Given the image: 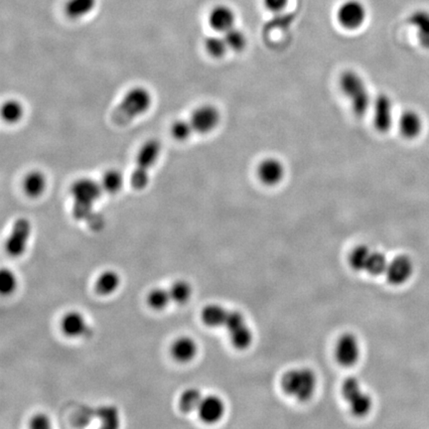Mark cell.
Returning <instances> with one entry per match:
<instances>
[{"label": "cell", "mask_w": 429, "mask_h": 429, "mask_svg": "<svg viewBox=\"0 0 429 429\" xmlns=\"http://www.w3.org/2000/svg\"><path fill=\"white\" fill-rule=\"evenodd\" d=\"M153 103V95L145 87H135L125 93L113 110L112 120L117 125H128L148 112Z\"/></svg>", "instance_id": "6da1fadb"}, {"label": "cell", "mask_w": 429, "mask_h": 429, "mask_svg": "<svg viewBox=\"0 0 429 429\" xmlns=\"http://www.w3.org/2000/svg\"><path fill=\"white\" fill-rule=\"evenodd\" d=\"M103 192L100 183L92 178L83 177L74 181L70 188L73 216L77 219H89L93 214V207Z\"/></svg>", "instance_id": "7a4b0ae2"}, {"label": "cell", "mask_w": 429, "mask_h": 429, "mask_svg": "<svg viewBox=\"0 0 429 429\" xmlns=\"http://www.w3.org/2000/svg\"><path fill=\"white\" fill-rule=\"evenodd\" d=\"M339 87L350 102L353 112L362 117L372 107V98L364 79L357 72L345 71L340 75Z\"/></svg>", "instance_id": "3957f363"}, {"label": "cell", "mask_w": 429, "mask_h": 429, "mask_svg": "<svg viewBox=\"0 0 429 429\" xmlns=\"http://www.w3.org/2000/svg\"><path fill=\"white\" fill-rule=\"evenodd\" d=\"M161 153L160 141L151 138L146 140L136 155L135 167L130 176V185L135 190H143L150 182V170L156 163Z\"/></svg>", "instance_id": "277c9868"}, {"label": "cell", "mask_w": 429, "mask_h": 429, "mask_svg": "<svg viewBox=\"0 0 429 429\" xmlns=\"http://www.w3.org/2000/svg\"><path fill=\"white\" fill-rule=\"evenodd\" d=\"M281 387L290 397L300 401L308 400L316 388V377L309 368H295L284 373Z\"/></svg>", "instance_id": "5b68a950"}, {"label": "cell", "mask_w": 429, "mask_h": 429, "mask_svg": "<svg viewBox=\"0 0 429 429\" xmlns=\"http://www.w3.org/2000/svg\"><path fill=\"white\" fill-rule=\"evenodd\" d=\"M343 397L349 403L351 413L361 418L367 415L372 408L370 396L363 392L359 381L349 378L345 381L342 387Z\"/></svg>", "instance_id": "8992f818"}, {"label": "cell", "mask_w": 429, "mask_h": 429, "mask_svg": "<svg viewBox=\"0 0 429 429\" xmlns=\"http://www.w3.org/2000/svg\"><path fill=\"white\" fill-rule=\"evenodd\" d=\"M372 108L373 123L376 130L382 133H388L395 123V110L392 98L386 93H380L373 98Z\"/></svg>", "instance_id": "52a82bcc"}, {"label": "cell", "mask_w": 429, "mask_h": 429, "mask_svg": "<svg viewBox=\"0 0 429 429\" xmlns=\"http://www.w3.org/2000/svg\"><path fill=\"white\" fill-rule=\"evenodd\" d=\"M367 19V9L359 0H347L340 5L337 20L343 29L356 30L364 24Z\"/></svg>", "instance_id": "ba28073f"}, {"label": "cell", "mask_w": 429, "mask_h": 429, "mask_svg": "<svg viewBox=\"0 0 429 429\" xmlns=\"http://www.w3.org/2000/svg\"><path fill=\"white\" fill-rule=\"evenodd\" d=\"M224 327L229 334L232 344L239 350H244L252 344V334L247 327L243 315L239 312H229Z\"/></svg>", "instance_id": "9c48e42d"}, {"label": "cell", "mask_w": 429, "mask_h": 429, "mask_svg": "<svg viewBox=\"0 0 429 429\" xmlns=\"http://www.w3.org/2000/svg\"><path fill=\"white\" fill-rule=\"evenodd\" d=\"M30 233H31V224L29 219L25 218L16 219L5 244L7 254L11 257L21 256L26 249Z\"/></svg>", "instance_id": "30bf717a"}, {"label": "cell", "mask_w": 429, "mask_h": 429, "mask_svg": "<svg viewBox=\"0 0 429 429\" xmlns=\"http://www.w3.org/2000/svg\"><path fill=\"white\" fill-rule=\"evenodd\" d=\"M221 120L218 108L213 105H202L192 113L190 122L194 131L205 135L216 130Z\"/></svg>", "instance_id": "8fae6325"}, {"label": "cell", "mask_w": 429, "mask_h": 429, "mask_svg": "<svg viewBox=\"0 0 429 429\" xmlns=\"http://www.w3.org/2000/svg\"><path fill=\"white\" fill-rule=\"evenodd\" d=\"M257 177L267 186H276L284 178V163L276 157L264 158L257 168Z\"/></svg>", "instance_id": "7c38bea8"}, {"label": "cell", "mask_w": 429, "mask_h": 429, "mask_svg": "<svg viewBox=\"0 0 429 429\" xmlns=\"http://www.w3.org/2000/svg\"><path fill=\"white\" fill-rule=\"evenodd\" d=\"M335 356L341 365L350 367L357 363L360 357V345L357 338L350 333L338 340Z\"/></svg>", "instance_id": "4fadbf2b"}, {"label": "cell", "mask_w": 429, "mask_h": 429, "mask_svg": "<svg viewBox=\"0 0 429 429\" xmlns=\"http://www.w3.org/2000/svg\"><path fill=\"white\" fill-rule=\"evenodd\" d=\"M398 128L403 138L413 140L423 133L425 123L420 113L415 110H406L398 117Z\"/></svg>", "instance_id": "5bb4252c"}, {"label": "cell", "mask_w": 429, "mask_h": 429, "mask_svg": "<svg viewBox=\"0 0 429 429\" xmlns=\"http://www.w3.org/2000/svg\"><path fill=\"white\" fill-rule=\"evenodd\" d=\"M413 272V264L410 257L400 256L388 262L386 276H387V279L391 284L400 285L405 284L406 280L410 279Z\"/></svg>", "instance_id": "9a60e30c"}, {"label": "cell", "mask_w": 429, "mask_h": 429, "mask_svg": "<svg viewBox=\"0 0 429 429\" xmlns=\"http://www.w3.org/2000/svg\"><path fill=\"white\" fill-rule=\"evenodd\" d=\"M236 14L227 5H217L209 14V24L214 31L224 33L234 27Z\"/></svg>", "instance_id": "2e32d148"}, {"label": "cell", "mask_w": 429, "mask_h": 429, "mask_svg": "<svg viewBox=\"0 0 429 429\" xmlns=\"http://www.w3.org/2000/svg\"><path fill=\"white\" fill-rule=\"evenodd\" d=\"M198 415L206 423H214L223 418L224 405L223 400L216 396L203 398L198 408Z\"/></svg>", "instance_id": "e0dca14e"}, {"label": "cell", "mask_w": 429, "mask_h": 429, "mask_svg": "<svg viewBox=\"0 0 429 429\" xmlns=\"http://www.w3.org/2000/svg\"><path fill=\"white\" fill-rule=\"evenodd\" d=\"M61 329L66 336L72 338L85 336L89 332V326L84 316L75 311L67 313L62 318Z\"/></svg>", "instance_id": "ac0fdd59"}, {"label": "cell", "mask_w": 429, "mask_h": 429, "mask_svg": "<svg viewBox=\"0 0 429 429\" xmlns=\"http://www.w3.org/2000/svg\"><path fill=\"white\" fill-rule=\"evenodd\" d=\"M408 24L415 27L421 47L429 50V11L415 10L408 17Z\"/></svg>", "instance_id": "d6986e66"}, {"label": "cell", "mask_w": 429, "mask_h": 429, "mask_svg": "<svg viewBox=\"0 0 429 429\" xmlns=\"http://www.w3.org/2000/svg\"><path fill=\"white\" fill-rule=\"evenodd\" d=\"M197 354V344L190 337H180L174 341L171 346V355L174 360L180 363H188Z\"/></svg>", "instance_id": "ffe728a7"}, {"label": "cell", "mask_w": 429, "mask_h": 429, "mask_svg": "<svg viewBox=\"0 0 429 429\" xmlns=\"http://www.w3.org/2000/svg\"><path fill=\"white\" fill-rule=\"evenodd\" d=\"M46 186L47 179L41 171H30L24 179V190L30 198H38L41 196Z\"/></svg>", "instance_id": "44dd1931"}, {"label": "cell", "mask_w": 429, "mask_h": 429, "mask_svg": "<svg viewBox=\"0 0 429 429\" xmlns=\"http://www.w3.org/2000/svg\"><path fill=\"white\" fill-rule=\"evenodd\" d=\"M229 311L217 304L208 305L202 311V320L207 326L218 328L224 326Z\"/></svg>", "instance_id": "7402d4cb"}, {"label": "cell", "mask_w": 429, "mask_h": 429, "mask_svg": "<svg viewBox=\"0 0 429 429\" xmlns=\"http://www.w3.org/2000/svg\"><path fill=\"white\" fill-rule=\"evenodd\" d=\"M97 4V0H68L65 14L71 19H79L91 14Z\"/></svg>", "instance_id": "603a6c76"}, {"label": "cell", "mask_w": 429, "mask_h": 429, "mask_svg": "<svg viewBox=\"0 0 429 429\" xmlns=\"http://www.w3.org/2000/svg\"><path fill=\"white\" fill-rule=\"evenodd\" d=\"M120 284V279L118 274L115 272L108 271L103 272L100 276L98 277L97 282H95V289L98 294L110 295L113 294L118 289Z\"/></svg>", "instance_id": "cb8c5ba5"}, {"label": "cell", "mask_w": 429, "mask_h": 429, "mask_svg": "<svg viewBox=\"0 0 429 429\" xmlns=\"http://www.w3.org/2000/svg\"><path fill=\"white\" fill-rule=\"evenodd\" d=\"M100 183L103 192L113 195L122 190L125 180H123V176L120 171L117 169H110L103 174Z\"/></svg>", "instance_id": "d4e9b609"}, {"label": "cell", "mask_w": 429, "mask_h": 429, "mask_svg": "<svg viewBox=\"0 0 429 429\" xmlns=\"http://www.w3.org/2000/svg\"><path fill=\"white\" fill-rule=\"evenodd\" d=\"M24 115V108L19 100H9L2 105L1 117L5 123L14 125L20 122Z\"/></svg>", "instance_id": "484cf974"}, {"label": "cell", "mask_w": 429, "mask_h": 429, "mask_svg": "<svg viewBox=\"0 0 429 429\" xmlns=\"http://www.w3.org/2000/svg\"><path fill=\"white\" fill-rule=\"evenodd\" d=\"M202 400H203V397H202L201 393L198 390L189 388L179 398V408L185 413L198 410Z\"/></svg>", "instance_id": "4316f807"}, {"label": "cell", "mask_w": 429, "mask_h": 429, "mask_svg": "<svg viewBox=\"0 0 429 429\" xmlns=\"http://www.w3.org/2000/svg\"><path fill=\"white\" fill-rule=\"evenodd\" d=\"M204 47H205L206 52L216 59L224 57L229 50L224 36H219V35L207 37L204 41Z\"/></svg>", "instance_id": "83f0119b"}, {"label": "cell", "mask_w": 429, "mask_h": 429, "mask_svg": "<svg viewBox=\"0 0 429 429\" xmlns=\"http://www.w3.org/2000/svg\"><path fill=\"white\" fill-rule=\"evenodd\" d=\"M372 252L368 247L361 246L357 247L351 252L349 262L352 269L355 271L361 272L366 271V267L370 259Z\"/></svg>", "instance_id": "f1b7e54d"}, {"label": "cell", "mask_w": 429, "mask_h": 429, "mask_svg": "<svg viewBox=\"0 0 429 429\" xmlns=\"http://www.w3.org/2000/svg\"><path fill=\"white\" fill-rule=\"evenodd\" d=\"M224 38L229 50L234 52L243 51L247 46V37L242 30L236 27L224 33Z\"/></svg>", "instance_id": "f546056e"}, {"label": "cell", "mask_w": 429, "mask_h": 429, "mask_svg": "<svg viewBox=\"0 0 429 429\" xmlns=\"http://www.w3.org/2000/svg\"><path fill=\"white\" fill-rule=\"evenodd\" d=\"M169 292L173 301L178 304H184L190 299L192 289L190 284L185 280H178L172 284Z\"/></svg>", "instance_id": "4dcf8cb0"}, {"label": "cell", "mask_w": 429, "mask_h": 429, "mask_svg": "<svg viewBox=\"0 0 429 429\" xmlns=\"http://www.w3.org/2000/svg\"><path fill=\"white\" fill-rule=\"evenodd\" d=\"M388 266V262L385 254L378 252H372L365 272H368L372 276H380V274H386Z\"/></svg>", "instance_id": "1f68e13d"}, {"label": "cell", "mask_w": 429, "mask_h": 429, "mask_svg": "<svg viewBox=\"0 0 429 429\" xmlns=\"http://www.w3.org/2000/svg\"><path fill=\"white\" fill-rule=\"evenodd\" d=\"M171 295L168 290L155 289L148 295V304L154 310H162L170 302Z\"/></svg>", "instance_id": "d6a6232c"}, {"label": "cell", "mask_w": 429, "mask_h": 429, "mask_svg": "<svg viewBox=\"0 0 429 429\" xmlns=\"http://www.w3.org/2000/svg\"><path fill=\"white\" fill-rule=\"evenodd\" d=\"M171 135L174 140L184 141L190 138L193 133V126L191 125L190 120H178L172 123L170 128Z\"/></svg>", "instance_id": "836d02e7"}, {"label": "cell", "mask_w": 429, "mask_h": 429, "mask_svg": "<svg viewBox=\"0 0 429 429\" xmlns=\"http://www.w3.org/2000/svg\"><path fill=\"white\" fill-rule=\"evenodd\" d=\"M17 279L10 269H4L0 272V291L4 295L11 294L16 289Z\"/></svg>", "instance_id": "e575fe53"}, {"label": "cell", "mask_w": 429, "mask_h": 429, "mask_svg": "<svg viewBox=\"0 0 429 429\" xmlns=\"http://www.w3.org/2000/svg\"><path fill=\"white\" fill-rule=\"evenodd\" d=\"M30 428L35 429H43L51 428V421L45 415H37L33 416L30 420Z\"/></svg>", "instance_id": "d590c367"}, {"label": "cell", "mask_w": 429, "mask_h": 429, "mask_svg": "<svg viewBox=\"0 0 429 429\" xmlns=\"http://www.w3.org/2000/svg\"><path fill=\"white\" fill-rule=\"evenodd\" d=\"M102 416L103 423H105V425L112 426V428L118 425L117 413L113 408L103 410Z\"/></svg>", "instance_id": "8d00e7d4"}, {"label": "cell", "mask_w": 429, "mask_h": 429, "mask_svg": "<svg viewBox=\"0 0 429 429\" xmlns=\"http://www.w3.org/2000/svg\"><path fill=\"white\" fill-rule=\"evenodd\" d=\"M289 1V0H264V4H266L267 9L277 12L284 9Z\"/></svg>", "instance_id": "74e56055"}]
</instances>
